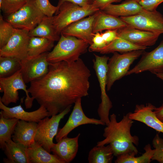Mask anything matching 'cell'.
Instances as JSON below:
<instances>
[{
    "label": "cell",
    "mask_w": 163,
    "mask_h": 163,
    "mask_svg": "<svg viewBox=\"0 0 163 163\" xmlns=\"http://www.w3.org/2000/svg\"><path fill=\"white\" fill-rule=\"evenodd\" d=\"M29 34L30 37H43L54 42L59 40L60 38L54 27L53 16H45L40 23L29 32Z\"/></svg>",
    "instance_id": "d4e9b609"
},
{
    "label": "cell",
    "mask_w": 163,
    "mask_h": 163,
    "mask_svg": "<svg viewBox=\"0 0 163 163\" xmlns=\"http://www.w3.org/2000/svg\"><path fill=\"white\" fill-rule=\"evenodd\" d=\"M163 68V40L155 48L149 52H143L142 57L126 75L146 71L151 72Z\"/></svg>",
    "instance_id": "5bb4252c"
},
{
    "label": "cell",
    "mask_w": 163,
    "mask_h": 163,
    "mask_svg": "<svg viewBox=\"0 0 163 163\" xmlns=\"http://www.w3.org/2000/svg\"><path fill=\"white\" fill-rule=\"evenodd\" d=\"M80 134L73 138L63 137L55 144L51 148L52 152L64 163H69L75 157L78 152V139Z\"/></svg>",
    "instance_id": "d6986e66"
},
{
    "label": "cell",
    "mask_w": 163,
    "mask_h": 163,
    "mask_svg": "<svg viewBox=\"0 0 163 163\" xmlns=\"http://www.w3.org/2000/svg\"><path fill=\"white\" fill-rule=\"evenodd\" d=\"M156 107L150 103L136 105L133 113H129V118L139 121L156 131L163 133V123L156 116L154 111Z\"/></svg>",
    "instance_id": "ac0fdd59"
},
{
    "label": "cell",
    "mask_w": 163,
    "mask_h": 163,
    "mask_svg": "<svg viewBox=\"0 0 163 163\" xmlns=\"http://www.w3.org/2000/svg\"><path fill=\"white\" fill-rule=\"evenodd\" d=\"M128 25L120 18L107 14L99 10L93 23V32L95 34L104 30L119 29Z\"/></svg>",
    "instance_id": "44dd1931"
},
{
    "label": "cell",
    "mask_w": 163,
    "mask_h": 163,
    "mask_svg": "<svg viewBox=\"0 0 163 163\" xmlns=\"http://www.w3.org/2000/svg\"><path fill=\"white\" fill-rule=\"evenodd\" d=\"M0 113L6 118H16L27 122L38 123L44 118L49 117L46 108L40 106L37 110L31 112L26 111L21 106V103L18 106L9 107L0 101Z\"/></svg>",
    "instance_id": "2e32d148"
},
{
    "label": "cell",
    "mask_w": 163,
    "mask_h": 163,
    "mask_svg": "<svg viewBox=\"0 0 163 163\" xmlns=\"http://www.w3.org/2000/svg\"><path fill=\"white\" fill-rule=\"evenodd\" d=\"M139 0H127L117 5L110 4L100 10L115 17H125L135 15L143 9L139 3Z\"/></svg>",
    "instance_id": "7402d4cb"
},
{
    "label": "cell",
    "mask_w": 163,
    "mask_h": 163,
    "mask_svg": "<svg viewBox=\"0 0 163 163\" xmlns=\"http://www.w3.org/2000/svg\"><path fill=\"white\" fill-rule=\"evenodd\" d=\"M94 0H59L57 6H59L65 2H69L81 7H86L91 5Z\"/></svg>",
    "instance_id": "ab89813d"
},
{
    "label": "cell",
    "mask_w": 163,
    "mask_h": 163,
    "mask_svg": "<svg viewBox=\"0 0 163 163\" xmlns=\"http://www.w3.org/2000/svg\"><path fill=\"white\" fill-rule=\"evenodd\" d=\"M107 45L101 33L97 32L94 34L92 39V43L89 47V50L90 52H93L94 50L101 48Z\"/></svg>",
    "instance_id": "d590c367"
},
{
    "label": "cell",
    "mask_w": 163,
    "mask_h": 163,
    "mask_svg": "<svg viewBox=\"0 0 163 163\" xmlns=\"http://www.w3.org/2000/svg\"><path fill=\"white\" fill-rule=\"evenodd\" d=\"M139 0L140 1V0Z\"/></svg>",
    "instance_id": "ee69618b"
},
{
    "label": "cell",
    "mask_w": 163,
    "mask_h": 163,
    "mask_svg": "<svg viewBox=\"0 0 163 163\" xmlns=\"http://www.w3.org/2000/svg\"><path fill=\"white\" fill-rule=\"evenodd\" d=\"M21 61L14 57L0 56V78H5L13 75L21 69Z\"/></svg>",
    "instance_id": "4dcf8cb0"
},
{
    "label": "cell",
    "mask_w": 163,
    "mask_h": 163,
    "mask_svg": "<svg viewBox=\"0 0 163 163\" xmlns=\"http://www.w3.org/2000/svg\"><path fill=\"white\" fill-rule=\"evenodd\" d=\"M58 41L53 50L48 53L47 59L49 63L75 62L80 58L81 55L86 52L89 45L83 40L62 34Z\"/></svg>",
    "instance_id": "3957f363"
},
{
    "label": "cell",
    "mask_w": 163,
    "mask_h": 163,
    "mask_svg": "<svg viewBox=\"0 0 163 163\" xmlns=\"http://www.w3.org/2000/svg\"><path fill=\"white\" fill-rule=\"evenodd\" d=\"M120 18L131 27L160 35L163 34V16L156 10L149 11L143 8L135 15Z\"/></svg>",
    "instance_id": "30bf717a"
},
{
    "label": "cell",
    "mask_w": 163,
    "mask_h": 163,
    "mask_svg": "<svg viewBox=\"0 0 163 163\" xmlns=\"http://www.w3.org/2000/svg\"><path fill=\"white\" fill-rule=\"evenodd\" d=\"M97 14V11L87 18L71 24L62 31L61 34L66 37H76L91 45L94 34L93 32V23Z\"/></svg>",
    "instance_id": "9a60e30c"
},
{
    "label": "cell",
    "mask_w": 163,
    "mask_h": 163,
    "mask_svg": "<svg viewBox=\"0 0 163 163\" xmlns=\"http://www.w3.org/2000/svg\"><path fill=\"white\" fill-rule=\"evenodd\" d=\"M147 47L137 46L118 37L105 46L97 49L93 52H99L102 54L119 52L125 53L137 50H145Z\"/></svg>",
    "instance_id": "484cf974"
},
{
    "label": "cell",
    "mask_w": 163,
    "mask_h": 163,
    "mask_svg": "<svg viewBox=\"0 0 163 163\" xmlns=\"http://www.w3.org/2000/svg\"><path fill=\"white\" fill-rule=\"evenodd\" d=\"M145 152L141 156L135 157V153H126L120 155L115 161V163H149L154 152L150 144L145 145L144 148Z\"/></svg>",
    "instance_id": "f546056e"
},
{
    "label": "cell",
    "mask_w": 163,
    "mask_h": 163,
    "mask_svg": "<svg viewBox=\"0 0 163 163\" xmlns=\"http://www.w3.org/2000/svg\"><path fill=\"white\" fill-rule=\"evenodd\" d=\"M163 81V68L151 72Z\"/></svg>",
    "instance_id": "b9f144b4"
},
{
    "label": "cell",
    "mask_w": 163,
    "mask_h": 163,
    "mask_svg": "<svg viewBox=\"0 0 163 163\" xmlns=\"http://www.w3.org/2000/svg\"><path fill=\"white\" fill-rule=\"evenodd\" d=\"M27 152L29 163H64L36 142L27 147Z\"/></svg>",
    "instance_id": "cb8c5ba5"
},
{
    "label": "cell",
    "mask_w": 163,
    "mask_h": 163,
    "mask_svg": "<svg viewBox=\"0 0 163 163\" xmlns=\"http://www.w3.org/2000/svg\"><path fill=\"white\" fill-rule=\"evenodd\" d=\"M144 50H137L123 53H113L107 63V89L110 90L114 82L125 75L131 65L142 55Z\"/></svg>",
    "instance_id": "5b68a950"
},
{
    "label": "cell",
    "mask_w": 163,
    "mask_h": 163,
    "mask_svg": "<svg viewBox=\"0 0 163 163\" xmlns=\"http://www.w3.org/2000/svg\"><path fill=\"white\" fill-rule=\"evenodd\" d=\"M93 68L98 81L101 89V102L97 110L100 119L107 126L110 121L109 113L113 106L106 92L107 63L109 57L105 55L100 56L94 54Z\"/></svg>",
    "instance_id": "ba28073f"
},
{
    "label": "cell",
    "mask_w": 163,
    "mask_h": 163,
    "mask_svg": "<svg viewBox=\"0 0 163 163\" xmlns=\"http://www.w3.org/2000/svg\"><path fill=\"white\" fill-rule=\"evenodd\" d=\"M160 34L135 28L129 26L118 30L117 37L135 45L147 47L154 45Z\"/></svg>",
    "instance_id": "e0dca14e"
},
{
    "label": "cell",
    "mask_w": 163,
    "mask_h": 163,
    "mask_svg": "<svg viewBox=\"0 0 163 163\" xmlns=\"http://www.w3.org/2000/svg\"><path fill=\"white\" fill-rule=\"evenodd\" d=\"M27 1L25 0H0V8L8 16L18 10Z\"/></svg>",
    "instance_id": "d6a6232c"
},
{
    "label": "cell",
    "mask_w": 163,
    "mask_h": 163,
    "mask_svg": "<svg viewBox=\"0 0 163 163\" xmlns=\"http://www.w3.org/2000/svg\"><path fill=\"white\" fill-rule=\"evenodd\" d=\"M45 16L37 7L35 0H30L17 11L8 16L6 21L16 29L29 32L40 23Z\"/></svg>",
    "instance_id": "52a82bcc"
},
{
    "label": "cell",
    "mask_w": 163,
    "mask_h": 163,
    "mask_svg": "<svg viewBox=\"0 0 163 163\" xmlns=\"http://www.w3.org/2000/svg\"><path fill=\"white\" fill-rule=\"evenodd\" d=\"M48 53L21 61V72L26 83L41 78L48 72L50 64L47 59Z\"/></svg>",
    "instance_id": "4fadbf2b"
},
{
    "label": "cell",
    "mask_w": 163,
    "mask_h": 163,
    "mask_svg": "<svg viewBox=\"0 0 163 163\" xmlns=\"http://www.w3.org/2000/svg\"><path fill=\"white\" fill-rule=\"evenodd\" d=\"M19 120L16 118H6L0 113V148L3 150L6 142L11 139Z\"/></svg>",
    "instance_id": "f1b7e54d"
},
{
    "label": "cell",
    "mask_w": 163,
    "mask_h": 163,
    "mask_svg": "<svg viewBox=\"0 0 163 163\" xmlns=\"http://www.w3.org/2000/svg\"><path fill=\"white\" fill-rule=\"evenodd\" d=\"M29 31L15 29L7 43L0 49V56L16 58L21 61L27 59L30 37Z\"/></svg>",
    "instance_id": "8fae6325"
},
{
    "label": "cell",
    "mask_w": 163,
    "mask_h": 163,
    "mask_svg": "<svg viewBox=\"0 0 163 163\" xmlns=\"http://www.w3.org/2000/svg\"><path fill=\"white\" fill-rule=\"evenodd\" d=\"M91 75L90 70L80 58L72 62L50 63L48 72L30 82L28 91L51 117L88 95Z\"/></svg>",
    "instance_id": "6da1fadb"
},
{
    "label": "cell",
    "mask_w": 163,
    "mask_h": 163,
    "mask_svg": "<svg viewBox=\"0 0 163 163\" xmlns=\"http://www.w3.org/2000/svg\"><path fill=\"white\" fill-rule=\"evenodd\" d=\"M163 2V0H140L139 3L146 10L153 11L156 10L158 6Z\"/></svg>",
    "instance_id": "8d00e7d4"
},
{
    "label": "cell",
    "mask_w": 163,
    "mask_h": 163,
    "mask_svg": "<svg viewBox=\"0 0 163 163\" xmlns=\"http://www.w3.org/2000/svg\"><path fill=\"white\" fill-rule=\"evenodd\" d=\"M26 0L27 1H29V0Z\"/></svg>",
    "instance_id": "7bdbcfd3"
},
{
    "label": "cell",
    "mask_w": 163,
    "mask_h": 163,
    "mask_svg": "<svg viewBox=\"0 0 163 163\" xmlns=\"http://www.w3.org/2000/svg\"><path fill=\"white\" fill-rule=\"evenodd\" d=\"M114 156L110 145L106 146L96 145L89 151L88 160L89 163H111Z\"/></svg>",
    "instance_id": "83f0119b"
},
{
    "label": "cell",
    "mask_w": 163,
    "mask_h": 163,
    "mask_svg": "<svg viewBox=\"0 0 163 163\" xmlns=\"http://www.w3.org/2000/svg\"><path fill=\"white\" fill-rule=\"evenodd\" d=\"M118 30H107L101 33L102 36L107 44L115 40L117 37Z\"/></svg>",
    "instance_id": "74e56055"
},
{
    "label": "cell",
    "mask_w": 163,
    "mask_h": 163,
    "mask_svg": "<svg viewBox=\"0 0 163 163\" xmlns=\"http://www.w3.org/2000/svg\"><path fill=\"white\" fill-rule=\"evenodd\" d=\"M20 90H23L26 94L24 101L26 108H30L34 100L29 96L21 69L9 77L0 78V92H3L2 96L0 97V101L5 105L8 106L11 103H17L19 99L18 91Z\"/></svg>",
    "instance_id": "8992f818"
},
{
    "label": "cell",
    "mask_w": 163,
    "mask_h": 163,
    "mask_svg": "<svg viewBox=\"0 0 163 163\" xmlns=\"http://www.w3.org/2000/svg\"><path fill=\"white\" fill-rule=\"evenodd\" d=\"M27 147L14 142L11 139L5 145L3 150L6 158H4L5 163H29L27 151Z\"/></svg>",
    "instance_id": "603a6c76"
},
{
    "label": "cell",
    "mask_w": 163,
    "mask_h": 163,
    "mask_svg": "<svg viewBox=\"0 0 163 163\" xmlns=\"http://www.w3.org/2000/svg\"><path fill=\"white\" fill-rule=\"evenodd\" d=\"M152 143L155 149L152 161L156 160L160 163H163V138L157 133L152 140Z\"/></svg>",
    "instance_id": "836d02e7"
},
{
    "label": "cell",
    "mask_w": 163,
    "mask_h": 163,
    "mask_svg": "<svg viewBox=\"0 0 163 163\" xmlns=\"http://www.w3.org/2000/svg\"><path fill=\"white\" fill-rule=\"evenodd\" d=\"M154 111L157 117L163 123V103L159 107H155Z\"/></svg>",
    "instance_id": "60d3db41"
},
{
    "label": "cell",
    "mask_w": 163,
    "mask_h": 163,
    "mask_svg": "<svg viewBox=\"0 0 163 163\" xmlns=\"http://www.w3.org/2000/svg\"><path fill=\"white\" fill-rule=\"evenodd\" d=\"M16 28L0 16V49L7 43L12 36Z\"/></svg>",
    "instance_id": "1f68e13d"
},
{
    "label": "cell",
    "mask_w": 163,
    "mask_h": 163,
    "mask_svg": "<svg viewBox=\"0 0 163 163\" xmlns=\"http://www.w3.org/2000/svg\"><path fill=\"white\" fill-rule=\"evenodd\" d=\"M36 4L41 11L46 16L52 17L56 13L58 7L52 5L49 0H35Z\"/></svg>",
    "instance_id": "e575fe53"
},
{
    "label": "cell",
    "mask_w": 163,
    "mask_h": 163,
    "mask_svg": "<svg viewBox=\"0 0 163 163\" xmlns=\"http://www.w3.org/2000/svg\"><path fill=\"white\" fill-rule=\"evenodd\" d=\"M58 7L55 15L53 16V24L57 33L59 35L62 31L69 25L93 14L100 10L92 5L81 7L69 2H64Z\"/></svg>",
    "instance_id": "277c9868"
},
{
    "label": "cell",
    "mask_w": 163,
    "mask_h": 163,
    "mask_svg": "<svg viewBox=\"0 0 163 163\" xmlns=\"http://www.w3.org/2000/svg\"><path fill=\"white\" fill-rule=\"evenodd\" d=\"M37 126V122L19 120L12 135V140L28 147L35 142Z\"/></svg>",
    "instance_id": "ffe728a7"
},
{
    "label": "cell",
    "mask_w": 163,
    "mask_h": 163,
    "mask_svg": "<svg viewBox=\"0 0 163 163\" xmlns=\"http://www.w3.org/2000/svg\"><path fill=\"white\" fill-rule=\"evenodd\" d=\"M116 117L114 113L110 115L109 122L104 129L103 136L105 139L98 142L97 146L110 145L116 157L126 153L137 155L138 150L134 145H138L139 138L132 136L130 133L133 120L129 118V113L119 122Z\"/></svg>",
    "instance_id": "7a4b0ae2"
},
{
    "label": "cell",
    "mask_w": 163,
    "mask_h": 163,
    "mask_svg": "<svg viewBox=\"0 0 163 163\" xmlns=\"http://www.w3.org/2000/svg\"><path fill=\"white\" fill-rule=\"evenodd\" d=\"M54 41L47 39L33 37L29 41L27 59H31L48 52L54 46Z\"/></svg>",
    "instance_id": "4316f807"
},
{
    "label": "cell",
    "mask_w": 163,
    "mask_h": 163,
    "mask_svg": "<svg viewBox=\"0 0 163 163\" xmlns=\"http://www.w3.org/2000/svg\"><path fill=\"white\" fill-rule=\"evenodd\" d=\"M122 0H94L92 5L96 8L101 10L107 5L113 2H118Z\"/></svg>",
    "instance_id": "f35d334b"
},
{
    "label": "cell",
    "mask_w": 163,
    "mask_h": 163,
    "mask_svg": "<svg viewBox=\"0 0 163 163\" xmlns=\"http://www.w3.org/2000/svg\"><path fill=\"white\" fill-rule=\"evenodd\" d=\"M72 106L51 118L46 117L37 123L35 141L49 152L55 144L53 139L57 135L60 122L70 111Z\"/></svg>",
    "instance_id": "9c48e42d"
},
{
    "label": "cell",
    "mask_w": 163,
    "mask_h": 163,
    "mask_svg": "<svg viewBox=\"0 0 163 163\" xmlns=\"http://www.w3.org/2000/svg\"><path fill=\"white\" fill-rule=\"evenodd\" d=\"M81 98L77 100L74 104L73 110L64 126L58 129L55 139L57 142L68 135L73 129L80 126L86 124L105 125L100 119L89 118L84 113L81 104Z\"/></svg>",
    "instance_id": "7c38bea8"
}]
</instances>
